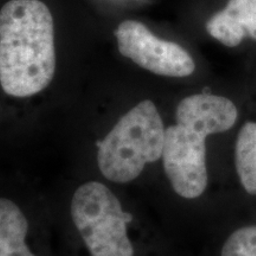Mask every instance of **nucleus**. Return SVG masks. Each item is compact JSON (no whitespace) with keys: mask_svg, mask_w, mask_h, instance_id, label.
I'll return each instance as SVG.
<instances>
[{"mask_svg":"<svg viewBox=\"0 0 256 256\" xmlns=\"http://www.w3.org/2000/svg\"><path fill=\"white\" fill-rule=\"evenodd\" d=\"M56 72L55 26L40 0H11L0 11V84L14 98L40 94Z\"/></svg>","mask_w":256,"mask_h":256,"instance_id":"f257e3e1","label":"nucleus"},{"mask_svg":"<svg viewBox=\"0 0 256 256\" xmlns=\"http://www.w3.org/2000/svg\"><path fill=\"white\" fill-rule=\"evenodd\" d=\"M238 116L229 98L211 94L185 98L176 112L177 124L166 128L164 152L165 174L178 196L194 200L208 186V136L234 127Z\"/></svg>","mask_w":256,"mask_h":256,"instance_id":"f03ea898","label":"nucleus"},{"mask_svg":"<svg viewBox=\"0 0 256 256\" xmlns=\"http://www.w3.org/2000/svg\"><path fill=\"white\" fill-rule=\"evenodd\" d=\"M166 128L156 106L145 100L121 118L98 142V164L102 176L113 183L136 180L147 164L162 158Z\"/></svg>","mask_w":256,"mask_h":256,"instance_id":"7ed1b4c3","label":"nucleus"},{"mask_svg":"<svg viewBox=\"0 0 256 256\" xmlns=\"http://www.w3.org/2000/svg\"><path fill=\"white\" fill-rule=\"evenodd\" d=\"M72 217L92 256H134L128 236L132 215L104 184L81 185L74 194Z\"/></svg>","mask_w":256,"mask_h":256,"instance_id":"20e7f679","label":"nucleus"},{"mask_svg":"<svg viewBox=\"0 0 256 256\" xmlns=\"http://www.w3.org/2000/svg\"><path fill=\"white\" fill-rule=\"evenodd\" d=\"M120 54L156 75L188 78L196 70L190 54L179 44L156 37L140 22L126 20L115 31Z\"/></svg>","mask_w":256,"mask_h":256,"instance_id":"39448f33","label":"nucleus"},{"mask_svg":"<svg viewBox=\"0 0 256 256\" xmlns=\"http://www.w3.org/2000/svg\"><path fill=\"white\" fill-rule=\"evenodd\" d=\"M206 30L229 48L240 46L246 37L256 40V0H229L226 8L208 22Z\"/></svg>","mask_w":256,"mask_h":256,"instance_id":"423d86ee","label":"nucleus"},{"mask_svg":"<svg viewBox=\"0 0 256 256\" xmlns=\"http://www.w3.org/2000/svg\"><path fill=\"white\" fill-rule=\"evenodd\" d=\"M28 222L14 202L0 198V256H36L26 244Z\"/></svg>","mask_w":256,"mask_h":256,"instance_id":"0eeeda50","label":"nucleus"},{"mask_svg":"<svg viewBox=\"0 0 256 256\" xmlns=\"http://www.w3.org/2000/svg\"><path fill=\"white\" fill-rule=\"evenodd\" d=\"M236 168L242 186L256 196V124L247 122L238 133L235 150Z\"/></svg>","mask_w":256,"mask_h":256,"instance_id":"6e6552de","label":"nucleus"},{"mask_svg":"<svg viewBox=\"0 0 256 256\" xmlns=\"http://www.w3.org/2000/svg\"><path fill=\"white\" fill-rule=\"evenodd\" d=\"M222 256H256V226L236 230L224 243Z\"/></svg>","mask_w":256,"mask_h":256,"instance_id":"1a4fd4ad","label":"nucleus"}]
</instances>
